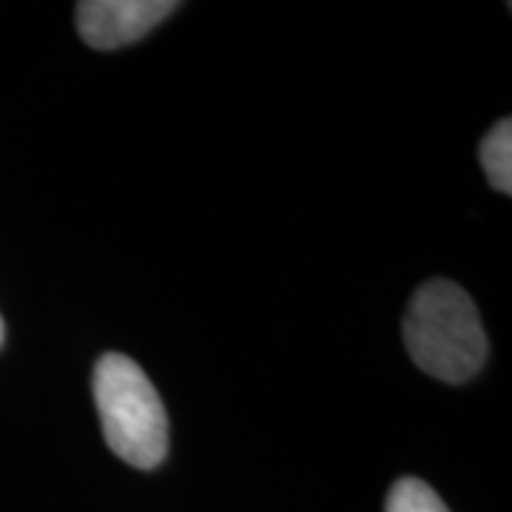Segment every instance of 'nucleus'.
I'll list each match as a JSON object with an SVG mask.
<instances>
[{
    "mask_svg": "<svg viewBox=\"0 0 512 512\" xmlns=\"http://www.w3.org/2000/svg\"><path fill=\"white\" fill-rule=\"evenodd\" d=\"M402 336L410 359L447 384L473 379L490 353L476 302L461 285L447 279H433L413 293Z\"/></svg>",
    "mask_w": 512,
    "mask_h": 512,
    "instance_id": "f257e3e1",
    "label": "nucleus"
},
{
    "mask_svg": "<svg viewBox=\"0 0 512 512\" xmlns=\"http://www.w3.org/2000/svg\"><path fill=\"white\" fill-rule=\"evenodd\" d=\"M94 402L114 456L137 470H154L168 453V416L143 367L123 353H106L94 367Z\"/></svg>",
    "mask_w": 512,
    "mask_h": 512,
    "instance_id": "f03ea898",
    "label": "nucleus"
},
{
    "mask_svg": "<svg viewBox=\"0 0 512 512\" xmlns=\"http://www.w3.org/2000/svg\"><path fill=\"white\" fill-rule=\"evenodd\" d=\"M177 12L174 0H83L77 3V32L86 46L111 52L137 43Z\"/></svg>",
    "mask_w": 512,
    "mask_h": 512,
    "instance_id": "7ed1b4c3",
    "label": "nucleus"
},
{
    "mask_svg": "<svg viewBox=\"0 0 512 512\" xmlns=\"http://www.w3.org/2000/svg\"><path fill=\"white\" fill-rule=\"evenodd\" d=\"M478 157L484 165V174L493 185L495 191L501 194H510L512 191V123L510 120H501L495 123L481 146H478Z\"/></svg>",
    "mask_w": 512,
    "mask_h": 512,
    "instance_id": "20e7f679",
    "label": "nucleus"
},
{
    "mask_svg": "<svg viewBox=\"0 0 512 512\" xmlns=\"http://www.w3.org/2000/svg\"><path fill=\"white\" fill-rule=\"evenodd\" d=\"M384 512H450L439 493L421 478H402L387 495Z\"/></svg>",
    "mask_w": 512,
    "mask_h": 512,
    "instance_id": "39448f33",
    "label": "nucleus"
},
{
    "mask_svg": "<svg viewBox=\"0 0 512 512\" xmlns=\"http://www.w3.org/2000/svg\"><path fill=\"white\" fill-rule=\"evenodd\" d=\"M3 339H6V325H3V316H0V348H3Z\"/></svg>",
    "mask_w": 512,
    "mask_h": 512,
    "instance_id": "423d86ee",
    "label": "nucleus"
}]
</instances>
